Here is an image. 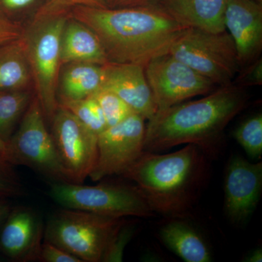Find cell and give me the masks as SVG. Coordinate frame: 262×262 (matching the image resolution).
<instances>
[{
  "label": "cell",
  "mask_w": 262,
  "mask_h": 262,
  "mask_svg": "<svg viewBox=\"0 0 262 262\" xmlns=\"http://www.w3.org/2000/svg\"><path fill=\"white\" fill-rule=\"evenodd\" d=\"M86 62L105 65L108 63L102 45L96 34L79 20L69 15L62 32L61 63Z\"/></svg>",
  "instance_id": "e0dca14e"
},
{
  "label": "cell",
  "mask_w": 262,
  "mask_h": 262,
  "mask_svg": "<svg viewBox=\"0 0 262 262\" xmlns=\"http://www.w3.org/2000/svg\"><path fill=\"white\" fill-rule=\"evenodd\" d=\"M244 72L241 71L234 83L246 87V86L259 85L262 83V60L258 58L256 61L244 67Z\"/></svg>",
  "instance_id": "f546056e"
},
{
  "label": "cell",
  "mask_w": 262,
  "mask_h": 262,
  "mask_svg": "<svg viewBox=\"0 0 262 262\" xmlns=\"http://www.w3.org/2000/svg\"><path fill=\"white\" fill-rule=\"evenodd\" d=\"M24 25L9 18L0 9V46L21 37Z\"/></svg>",
  "instance_id": "f1b7e54d"
},
{
  "label": "cell",
  "mask_w": 262,
  "mask_h": 262,
  "mask_svg": "<svg viewBox=\"0 0 262 262\" xmlns=\"http://www.w3.org/2000/svg\"><path fill=\"white\" fill-rule=\"evenodd\" d=\"M77 6L107 8L105 0H44L36 13H67Z\"/></svg>",
  "instance_id": "4316f807"
},
{
  "label": "cell",
  "mask_w": 262,
  "mask_h": 262,
  "mask_svg": "<svg viewBox=\"0 0 262 262\" xmlns=\"http://www.w3.org/2000/svg\"><path fill=\"white\" fill-rule=\"evenodd\" d=\"M133 232H134V227L125 221L110 241L101 261H122L124 250L130 241Z\"/></svg>",
  "instance_id": "484cf974"
},
{
  "label": "cell",
  "mask_w": 262,
  "mask_h": 262,
  "mask_svg": "<svg viewBox=\"0 0 262 262\" xmlns=\"http://www.w3.org/2000/svg\"><path fill=\"white\" fill-rule=\"evenodd\" d=\"M70 15L96 34L108 63L143 67L155 57L168 53L187 29L151 3L122 8L77 6Z\"/></svg>",
  "instance_id": "6da1fadb"
},
{
  "label": "cell",
  "mask_w": 262,
  "mask_h": 262,
  "mask_svg": "<svg viewBox=\"0 0 262 262\" xmlns=\"http://www.w3.org/2000/svg\"><path fill=\"white\" fill-rule=\"evenodd\" d=\"M153 0H105L108 8H131L149 4Z\"/></svg>",
  "instance_id": "1f68e13d"
},
{
  "label": "cell",
  "mask_w": 262,
  "mask_h": 262,
  "mask_svg": "<svg viewBox=\"0 0 262 262\" xmlns=\"http://www.w3.org/2000/svg\"><path fill=\"white\" fill-rule=\"evenodd\" d=\"M144 72L158 111L194 96L210 94L219 87L169 52L150 60Z\"/></svg>",
  "instance_id": "30bf717a"
},
{
  "label": "cell",
  "mask_w": 262,
  "mask_h": 262,
  "mask_svg": "<svg viewBox=\"0 0 262 262\" xmlns=\"http://www.w3.org/2000/svg\"><path fill=\"white\" fill-rule=\"evenodd\" d=\"M102 110L108 127L113 126L135 113L117 95L101 87L91 95Z\"/></svg>",
  "instance_id": "cb8c5ba5"
},
{
  "label": "cell",
  "mask_w": 262,
  "mask_h": 262,
  "mask_svg": "<svg viewBox=\"0 0 262 262\" xmlns=\"http://www.w3.org/2000/svg\"><path fill=\"white\" fill-rule=\"evenodd\" d=\"M58 106L67 108L91 132L99 135L107 127L104 115L92 96L83 99L58 101Z\"/></svg>",
  "instance_id": "7402d4cb"
},
{
  "label": "cell",
  "mask_w": 262,
  "mask_h": 262,
  "mask_svg": "<svg viewBox=\"0 0 262 262\" xmlns=\"http://www.w3.org/2000/svg\"><path fill=\"white\" fill-rule=\"evenodd\" d=\"M39 261L43 262H82L78 258L58 247L56 245L45 241L41 246Z\"/></svg>",
  "instance_id": "83f0119b"
},
{
  "label": "cell",
  "mask_w": 262,
  "mask_h": 262,
  "mask_svg": "<svg viewBox=\"0 0 262 262\" xmlns=\"http://www.w3.org/2000/svg\"><path fill=\"white\" fill-rule=\"evenodd\" d=\"M36 2L37 0H0V9L11 18L12 15L29 9Z\"/></svg>",
  "instance_id": "4dcf8cb0"
},
{
  "label": "cell",
  "mask_w": 262,
  "mask_h": 262,
  "mask_svg": "<svg viewBox=\"0 0 262 262\" xmlns=\"http://www.w3.org/2000/svg\"><path fill=\"white\" fill-rule=\"evenodd\" d=\"M13 166L0 157V198L5 199L23 194V186Z\"/></svg>",
  "instance_id": "d4e9b609"
},
{
  "label": "cell",
  "mask_w": 262,
  "mask_h": 262,
  "mask_svg": "<svg viewBox=\"0 0 262 262\" xmlns=\"http://www.w3.org/2000/svg\"><path fill=\"white\" fill-rule=\"evenodd\" d=\"M5 159L13 165L29 167L52 182H70L36 96L7 142Z\"/></svg>",
  "instance_id": "ba28073f"
},
{
  "label": "cell",
  "mask_w": 262,
  "mask_h": 262,
  "mask_svg": "<svg viewBox=\"0 0 262 262\" xmlns=\"http://www.w3.org/2000/svg\"><path fill=\"white\" fill-rule=\"evenodd\" d=\"M145 134V119L136 113L106 127L98 136L97 157L89 178L98 182L123 175L144 151Z\"/></svg>",
  "instance_id": "9c48e42d"
},
{
  "label": "cell",
  "mask_w": 262,
  "mask_h": 262,
  "mask_svg": "<svg viewBox=\"0 0 262 262\" xmlns=\"http://www.w3.org/2000/svg\"><path fill=\"white\" fill-rule=\"evenodd\" d=\"M49 195L65 208L81 210L96 214L125 218L151 217L154 211L136 185L106 182L96 186L53 182Z\"/></svg>",
  "instance_id": "8992f818"
},
{
  "label": "cell",
  "mask_w": 262,
  "mask_h": 262,
  "mask_svg": "<svg viewBox=\"0 0 262 262\" xmlns=\"http://www.w3.org/2000/svg\"><path fill=\"white\" fill-rule=\"evenodd\" d=\"M7 151V143L0 139V157H3L5 159ZM6 160V159H5Z\"/></svg>",
  "instance_id": "e575fe53"
},
{
  "label": "cell",
  "mask_w": 262,
  "mask_h": 262,
  "mask_svg": "<svg viewBox=\"0 0 262 262\" xmlns=\"http://www.w3.org/2000/svg\"><path fill=\"white\" fill-rule=\"evenodd\" d=\"M262 163H252L234 157L227 167L225 180V209L236 225L247 222L261 196Z\"/></svg>",
  "instance_id": "7c38bea8"
},
{
  "label": "cell",
  "mask_w": 262,
  "mask_h": 262,
  "mask_svg": "<svg viewBox=\"0 0 262 262\" xmlns=\"http://www.w3.org/2000/svg\"><path fill=\"white\" fill-rule=\"evenodd\" d=\"M224 24L233 39L241 70L258 59L261 53V3L255 0H229Z\"/></svg>",
  "instance_id": "5bb4252c"
},
{
  "label": "cell",
  "mask_w": 262,
  "mask_h": 262,
  "mask_svg": "<svg viewBox=\"0 0 262 262\" xmlns=\"http://www.w3.org/2000/svg\"><path fill=\"white\" fill-rule=\"evenodd\" d=\"M34 97L28 91H0V139L8 142Z\"/></svg>",
  "instance_id": "44dd1931"
},
{
  "label": "cell",
  "mask_w": 262,
  "mask_h": 262,
  "mask_svg": "<svg viewBox=\"0 0 262 262\" xmlns=\"http://www.w3.org/2000/svg\"><path fill=\"white\" fill-rule=\"evenodd\" d=\"M248 101L244 87L220 86L196 101L157 112L146 125L144 151L158 152L182 144H194L205 154L219 148L224 130Z\"/></svg>",
  "instance_id": "7a4b0ae2"
},
{
  "label": "cell",
  "mask_w": 262,
  "mask_h": 262,
  "mask_svg": "<svg viewBox=\"0 0 262 262\" xmlns=\"http://www.w3.org/2000/svg\"><path fill=\"white\" fill-rule=\"evenodd\" d=\"M233 136L248 156L260 159L262 154L261 114L246 119L234 130Z\"/></svg>",
  "instance_id": "603a6c76"
},
{
  "label": "cell",
  "mask_w": 262,
  "mask_h": 262,
  "mask_svg": "<svg viewBox=\"0 0 262 262\" xmlns=\"http://www.w3.org/2000/svg\"><path fill=\"white\" fill-rule=\"evenodd\" d=\"M32 71L21 37L0 46V91H28Z\"/></svg>",
  "instance_id": "ffe728a7"
},
{
  "label": "cell",
  "mask_w": 262,
  "mask_h": 262,
  "mask_svg": "<svg viewBox=\"0 0 262 262\" xmlns=\"http://www.w3.org/2000/svg\"><path fill=\"white\" fill-rule=\"evenodd\" d=\"M104 67L103 88L115 93L145 120L154 116L158 106L146 80L144 67L134 63H106Z\"/></svg>",
  "instance_id": "9a60e30c"
},
{
  "label": "cell",
  "mask_w": 262,
  "mask_h": 262,
  "mask_svg": "<svg viewBox=\"0 0 262 262\" xmlns=\"http://www.w3.org/2000/svg\"><path fill=\"white\" fill-rule=\"evenodd\" d=\"M228 1L153 0L151 3L166 12L184 27L218 33L226 30L224 13Z\"/></svg>",
  "instance_id": "2e32d148"
},
{
  "label": "cell",
  "mask_w": 262,
  "mask_h": 262,
  "mask_svg": "<svg viewBox=\"0 0 262 262\" xmlns=\"http://www.w3.org/2000/svg\"><path fill=\"white\" fill-rule=\"evenodd\" d=\"M0 232V249L14 261H39L45 226L39 214L31 208L10 210Z\"/></svg>",
  "instance_id": "4fadbf2b"
},
{
  "label": "cell",
  "mask_w": 262,
  "mask_h": 262,
  "mask_svg": "<svg viewBox=\"0 0 262 262\" xmlns=\"http://www.w3.org/2000/svg\"><path fill=\"white\" fill-rule=\"evenodd\" d=\"M255 1L258 2V3H261L262 0H255Z\"/></svg>",
  "instance_id": "d590c367"
},
{
  "label": "cell",
  "mask_w": 262,
  "mask_h": 262,
  "mask_svg": "<svg viewBox=\"0 0 262 262\" xmlns=\"http://www.w3.org/2000/svg\"><path fill=\"white\" fill-rule=\"evenodd\" d=\"M10 210H11V208L8 202L3 198H0V225H2L4 222Z\"/></svg>",
  "instance_id": "d6a6232c"
},
{
  "label": "cell",
  "mask_w": 262,
  "mask_h": 262,
  "mask_svg": "<svg viewBox=\"0 0 262 262\" xmlns=\"http://www.w3.org/2000/svg\"><path fill=\"white\" fill-rule=\"evenodd\" d=\"M169 53L219 87L232 83L241 71L233 39L227 30L213 33L187 28Z\"/></svg>",
  "instance_id": "52a82bcc"
},
{
  "label": "cell",
  "mask_w": 262,
  "mask_h": 262,
  "mask_svg": "<svg viewBox=\"0 0 262 262\" xmlns=\"http://www.w3.org/2000/svg\"><path fill=\"white\" fill-rule=\"evenodd\" d=\"M50 122L52 137L70 183L83 184L96 163L98 136L61 106Z\"/></svg>",
  "instance_id": "8fae6325"
},
{
  "label": "cell",
  "mask_w": 262,
  "mask_h": 262,
  "mask_svg": "<svg viewBox=\"0 0 262 262\" xmlns=\"http://www.w3.org/2000/svg\"><path fill=\"white\" fill-rule=\"evenodd\" d=\"M125 221V218L63 208L48 219L44 241L72 253L82 262H99Z\"/></svg>",
  "instance_id": "5b68a950"
},
{
  "label": "cell",
  "mask_w": 262,
  "mask_h": 262,
  "mask_svg": "<svg viewBox=\"0 0 262 262\" xmlns=\"http://www.w3.org/2000/svg\"><path fill=\"white\" fill-rule=\"evenodd\" d=\"M122 176L135 183L154 213L184 219L206 182V154L194 144L170 154L144 151Z\"/></svg>",
  "instance_id": "3957f363"
},
{
  "label": "cell",
  "mask_w": 262,
  "mask_h": 262,
  "mask_svg": "<svg viewBox=\"0 0 262 262\" xmlns=\"http://www.w3.org/2000/svg\"><path fill=\"white\" fill-rule=\"evenodd\" d=\"M182 219L173 218L162 226L160 238L184 261H211V252L206 241L198 230Z\"/></svg>",
  "instance_id": "d6986e66"
},
{
  "label": "cell",
  "mask_w": 262,
  "mask_h": 262,
  "mask_svg": "<svg viewBox=\"0 0 262 262\" xmlns=\"http://www.w3.org/2000/svg\"><path fill=\"white\" fill-rule=\"evenodd\" d=\"M104 79V65L86 62L62 65L57 91L58 102L89 97L102 87Z\"/></svg>",
  "instance_id": "ac0fdd59"
},
{
  "label": "cell",
  "mask_w": 262,
  "mask_h": 262,
  "mask_svg": "<svg viewBox=\"0 0 262 262\" xmlns=\"http://www.w3.org/2000/svg\"><path fill=\"white\" fill-rule=\"evenodd\" d=\"M69 15L70 13H36L24 25L22 32L36 97L49 122L58 107L57 91L61 67V35Z\"/></svg>",
  "instance_id": "277c9868"
},
{
  "label": "cell",
  "mask_w": 262,
  "mask_h": 262,
  "mask_svg": "<svg viewBox=\"0 0 262 262\" xmlns=\"http://www.w3.org/2000/svg\"><path fill=\"white\" fill-rule=\"evenodd\" d=\"M248 262H261L262 261V252L261 249L255 250L253 252L250 253L245 260Z\"/></svg>",
  "instance_id": "836d02e7"
}]
</instances>
